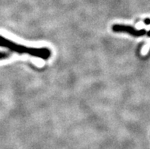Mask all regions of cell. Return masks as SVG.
<instances>
[{
    "label": "cell",
    "mask_w": 150,
    "mask_h": 149,
    "mask_svg": "<svg viewBox=\"0 0 150 149\" xmlns=\"http://www.w3.org/2000/svg\"><path fill=\"white\" fill-rule=\"evenodd\" d=\"M0 47L9 49L11 52H15L18 54H29L34 56L39 57L43 59L50 58L51 52L47 48H32L27 47L25 46L15 44L11 40L0 35Z\"/></svg>",
    "instance_id": "6da1fadb"
},
{
    "label": "cell",
    "mask_w": 150,
    "mask_h": 149,
    "mask_svg": "<svg viewBox=\"0 0 150 149\" xmlns=\"http://www.w3.org/2000/svg\"><path fill=\"white\" fill-rule=\"evenodd\" d=\"M112 30H114V32L120 33V32H124V33H127V34H130L132 36L134 37H139L143 36L146 34V30H138L135 29L133 27L130 26H126V25H115L112 26Z\"/></svg>",
    "instance_id": "7a4b0ae2"
},
{
    "label": "cell",
    "mask_w": 150,
    "mask_h": 149,
    "mask_svg": "<svg viewBox=\"0 0 150 149\" xmlns=\"http://www.w3.org/2000/svg\"><path fill=\"white\" fill-rule=\"evenodd\" d=\"M8 56H10V54L8 53L0 52V59H4L8 58Z\"/></svg>",
    "instance_id": "3957f363"
},
{
    "label": "cell",
    "mask_w": 150,
    "mask_h": 149,
    "mask_svg": "<svg viewBox=\"0 0 150 149\" xmlns=\"http://www.w3.org/2000/svg\"><path fill=\"white\" fill-rule=\"evenodd\" d=\"M144 22H145V24H146V25H150V19L149 18H146L144 21Z\"/></svg>",
    "instance_id": "277c9868"
},
{
    "label": "cell",
    "mask_w": 150,
    "mask_h": 149,
    "mask_svg": "<svg viewBox=\"0 0 150 149\" xmlns=\"http://www.w3.org/2000/svg\"><path fill=\"white\" fill-rule=\"evenodd\" d=\"M148 35H149V36H150V30L148 32Z\"/></svg>",
    "instance_id": "5b68a950"
}]
</instances>
